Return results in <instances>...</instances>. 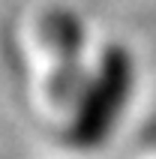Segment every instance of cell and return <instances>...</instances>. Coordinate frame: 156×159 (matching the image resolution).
Masks as SVG:
<instances>
[{"label": "cell", "instance_id": "1", "mask_svg": "<svg viewBox=\"0 0 156 159\" xmlns=\"http://www.w3.org/2000/svg\"><path fill=\"white\" fill-rule=\"evenodd\" d=\"M132 90V60L123 48H108L99 72L87 84V93L78 105L72 138L78 144H99L120 120Z\"/></svg>", "mask_w": 156, "mask_h": 159}]
</instances>
